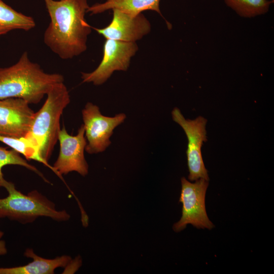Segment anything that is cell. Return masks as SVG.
<instances>
[{
    "instance_id": "obj_1",
    "label": "cell",
    "mask_w": 274,
    "mask_h": 274,
    "mask_svg": "<svg viewBox=\"0 0 274 274\" xmlns=\"http://www.w3.org/2000/svg\"><path fill=\"white\" fill-rule=\"evenodd\" d=\"M44 1L50 18L44 35L46 45L62 59L84 52L92 28L85 18L87 0Z\"/></svg>"
},
{
    "instance_id": "obj_2",
    "label": "cell",
    "mask_w": 274,
    "mask_h": 274,
    "mask_svg": "<svg viewBox=\"0 0 274 274\" xmlns=\"http://www.w3.org/2000/svg\"><path fill=\"white\" fill-rule=\"evenodd\" d=\"M63 82V75L45 72L24 51L15 64L0 67V99L19 98L37 104L54 84Z\"/></svg>"
},
{
    "instance_id": "obj_3",
    "label": "cell",
    "mask_w": 274,
    "mask_h": 274,
    "mask_svg": "<svg viewBox=\"0 0 274 274\" xmlns=\"http://www.w3.org/2000/svg\"><path fill=\"white\" fill-rule=\"evenodd\" d=\"M47 98L35 113L29 130L25 136L38 149L42 158L48 163L60 130V119L70 102V96L63 82L54 84L47 93Z\"/></svg>"
},
{
    "instance_id": "obj_4",
    "label": "cell",
    "mask_w": 274,
    "mask_h": 274,
    "mask_svg": "<svg viewBox=\"0 0 274 274\" xmlns=\"http://www.w3.org/2000/svg\"><path fill=\"white\" fill-rule=\"evenodd\" d=\"M4 187L8 195L0 198V218H7L22 224L32 223L40 217L58 222L70 218V215L65 210H57L53 202L37 190L24 194L8 181Z\"/></svg>"
},
{
    "instance_id": "obj_5",
    "label": "cell",
    "mask_w": 274,
    "mask_h": 274,
    "mask_svg": "<svg viewBox=\"0 0 274 274\" xmlns=\"http://www.w3.org/2000/svg\"><path fill=\"white\" fill-rule=\"evenodd\" d=\"M208 185V181L203 179L192 183L185 177L181 178L179 201L182 203V216L173 225L175 232L183 230L188 224L198 229H211L214 227L206 209L205 197Z\"/></svg>"
},
{
    "instance_id": "obj_6",
    "label": "cell",
    "mask_w": 274,
    "mask_h": 274,
    "mask_svg": "<svg viewBox=\"0 0 274 274\" xmlns=\"http://www.w3.org/2000/svg\"><path fill=\"white\" fill-rule=\"evenodd\" d=\"M172 115L173 120L182 127L188 139L186 154L189 172L188 179L195 181L203 179L209 181L208 170L201 152L203 142L207 141L206 129L207 120L201 116L194 120L186 119L177 108L173 109Z\"/></svg>"
},
{
    "instance_id": "obj_7",
    "label": "cell",
    "mask_w": 274,
    "mask_h": 274,
    "mask_svg": "<svg viewBox=\"0 0 274 274\" xmlns=\"http://www.w3.org/2000/svg\"><path fill=\"white\" fill-rule=\"evenodd\" d=\"M82 114L87 140L85 151L90 154L102 152L109 146L114 129L126 118L124 113L114 117L104 116L98 107L90 102L86 104Z\"/></svg>"
},
{
    "instance_id": "obj_8",
    "label": "cell",
    "mask_w": 274,
    "mask_h": 274,
    "mask_svg": "<svg viewBox=\"0 0 274 274\" xmlns=\"http://www.w3.org/2000/svg\"><path fill=\"white\" fill-rule=\"evenodd\" d=\"M138 50L136 42L106 39L101 61L93 71L81 73L83 82L100 85L106 82L114 72L126 71L131 57L135 54Z\"/></svg>"
},
{
    "instance_id": "obj_9",
    "label": "cell",
    "mask_w": 274,
    "mask_h": 274,
    "mask_svg": "<svg viewBox=\"0 0 274 274\" xmlns=\"http://www.w3.org/2000/svg\"><path fill=\"white\" fill-rule=\"evenodd\" d=\"M58 141L60 149L58 157L53 165L54 173L62 179V175L76 172L82 176L88 173V165L84 156L87 145L83 124L76 135L68 134L64 127L60 129Z\"/></svg>"
},
{
    "instance_id": "obj_10",
    "label": "cell",
    "mask_w": 274,
    "mask_h": 274,
    "mask_svg": "<svg viewBox=\"0 0 274 274\" xmlns=\"http://www.w3.org/2000/svg\"><path fill=\"white\" fill-rule=\"evenodd\" d=\"M19 98L0 99V135L20 138L28 133L35 112Z\"/></svg>"
},
{
    "instance_id": "obj_11",
    "label": "cell",
    "mask_w": 274,
    "mask_h": 274,
    "mask_svg": "<svg viewBox=\"0 0 274 274\" xmlns=\"http://www.w3.org/2000/svg\"><path fill=\"white\" fill-rule=\"evenodd\" d=\"M112 21L103 28L92 27L106 39L136 42L151 30L149 20L142 13L131 16L118 10L114 9Z\"/></svg>"
},
{
    "instance_id": "obj_12",
    "label": "cell",
    "mask_w": 274,
    "mask_h": 274,
    "mask_svg": "<svg viewBox=\"0 0 274 274\" xmlns=\"http://www.w3.org/2000/svg\"><path fill=\"white\" fill-rule=\"evenodd\" d=\"M24 256L31 258L32 261L22 266L0 267V274H53L59 267H66L72 261L67 255L46 259L37 255L30 248L26 249Z\"/></svg>"
},
{
    "instance_id": "obj_13",
    "label": "cell",
    "mask_w": 274,
    "mask_h": 274,
    "mask_svg": "<svg viewBox=\"0 0 274 274\" xmlns=\"http://www.w3.org/2000/svg\"><path fill=\"white\" fill-rule=\"evenodd\" d=\"M160 0H106L103 3L89 6L87 12L97 14L109 10L116 9L131 16H136L146 10L156 11L161 15Z\"/></svg>"
},
{
    "instance_id": "obj_14",
    "label": "cell",
    "mask_w": 274,
    "mask_h": 274,
    "mask_svg": "<svg viewBox=\"0 0 274 274\" xmlns=\"http://www.w3.org/2000/svg\"><path fill=\"white\" fill-rule=\"evenodd\" d=\"M35 26L32 17L17 12L0 0V36L14 30L29 31Z\"/></svg>"
},
{
    "instance_id": "obj_15",
    "label": "cell",
    "mask_w": 274,
    "mask_h": 274,
    "mask_svg": "<svg viewBox=\"0 0 274 274\" xmlns=\"http://www.w3.org/2000/svg\"><path fill=\"white\" fill-rule=\"evenodd\" d=\"M224 2L240 16L251 18L267 13L273 0H224Z\"/></svg>"
},
{
    "instance_id": "obj_16",
    "label": "cell",
    "mask_w": 274,
    "mask_h": 274,
    "mask_svg": "<svg viewBox=\"0 0 274 274\" xmlns=\"http://www.w3.org/2000/svg\"><path fill=\"white\" fill-rule=\"evenodd\" d=\"M0 142L23 155L27 159L42 163L54 172L53 166L42 158L37 148L26 138H16L0 135Z\"/></svg>"
},
{
    "instance_id": "obj_17",
    "label": "cell",
    "mask_w": 274,
    "mask_h": 274,
    "mask_svg": "<svg viewBox=\"0 0 274 274\" xmlns=\"http://www.w3.org/2000/svg\"><path fill=\"white\" fill-rule=\"evenodd\" d=\"M8 165H16L26 168L39 175L43 180L49 183V181L35 166L29 164L23 158L20 154L13 149L8 150L5 148L0 147V186L4 187L8 182L3 176V168Z\"/></svg>"
},
{
    "instance_id": "obj_18",
    "label": "cell",
    "mask_w": 274,
    "mask_h": 274,
    "mask_svg": "<svg viewBox=\"0 0 274 274\" xmlns=\"http://www.w3.org/2000/svg\"><path fill=\"white\" fill-rule=\"evenodd\" d=\"M3 235L4 232L0 230V256L5 255L8 252L6 242L2 239Z\"/></svg>"
},
{
    "instance_id": "obj_19",
    "label": "cell",
    "mask_w": 274,
    "mask_h": 274,
    "mask_svg": "<svg viewBox=\"0 0 274 274\" xmlns=\"http://www.w3.org/2000/svg\"><path fill=\"white\" fill-rule=\"evenodd\" d=\"M0 187H1V186H0Z\"/></svg>"
}]
</instances>
